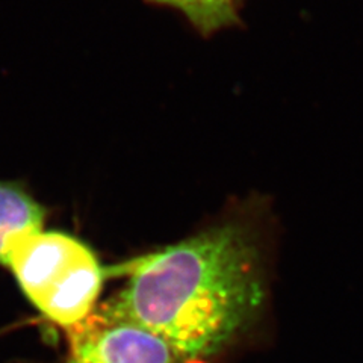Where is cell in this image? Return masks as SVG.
I'll use <instances>...</instances> for the list:
<instances>
[{
  "label": "cell",
  "instance_id": "cell-3",
  "mask_svg": "<svg viewBox=\"0 0 363 363\" xmlns=\"http://www.w3.org/2000/svg\"><path fill=\"white\" fill-rule=\"evenodd\" d=\"M70 333L67 363H189L164 337L112 303L96 309Z\"/></svg>",
  "mask_w": 363,
  "mask_h": 363
},
{
  "label": "cell",
  "instance_id": "cell-2",
  "mask_svg": "<svg viewBox=\"0 0 363 363\" xmlns=\"http://www.w3.org/2000/svg\"><path fill=\"white\" fill-rule=\"evenodd\" d=\"M8 267L28 301L56 325L73 330L97 309L104 268L76 236L32 233L16 245Z\"/></svg>",
  "mask_w": 363,
  "mask_h": 363
},
{
  "label": "cell",
  "instance_id": "cell-5",
  "mask_svg": "<svg viewBox=\"0 0 363 363\" xmlns=\"http://www.w3.org/2000/svg\"><path fill=\"white\" fill-rule=\"evenodd\" d=\"M180 11L203 33H212L238 21L236 0H150Z\"/></svg>",
  "mask_w": 363,
  "mask_h": 363
},
{
  "label": "cell",
  "instance_id": "cell-1",
  "mask_svg": "<svg viewBox=\"0 0 363 363\" xmlns=\"http://www.w3.org/2000/svg\"><path fill=\"white\" fill-rule=\"evenodd\" d=\"M264 298L255 238L244 225L225 223L136 260L111 303L196 360L229 345Z\"/></svg>",
  "mask_w": 363,
  "mask_h": 363
},
{
  "label": "cell",
  "instance_id": "cell-4",
  "mask_svg": "<svg viewBox=\"0 0 363 363\" xmlns=\"http://www.w3.org/2000/svg\"><path fill=\"white\" fill-rule=\"evenodd\" d=\"M45 209L14 182L0 180V265L8 267L16 245L44 230Z\"/></svg>",
  "mask_w": 363,
  "mask_h": 363
}]
</instances>
